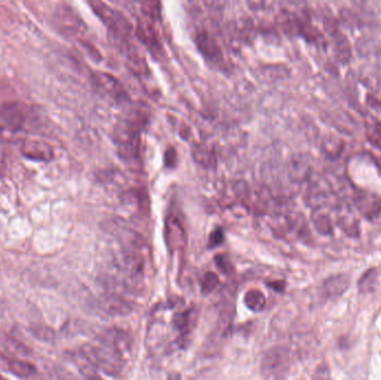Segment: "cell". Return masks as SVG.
Masks as SVG:
<instances>
[{"label":"cell","mask_w":381,"mask_h":380,"mask_svg":"<svg viewBox=\"0 0 381 380\" xmlns=\"http://www.w3.org/2000/svg\"><path fill=\"white\" fill-rule=\"evenodd\" d=\"M82 352L95 368L103 370L105 374L118 376L123 370V354L104 341L98 345H86Z\"/></svg>","instance_id":"obj_1"},{"label":"cell","mask_w":381,"mask_h":380,"mask_svg":"<svg viewBox=\"0 0 381 380\" xmlns=\"http://www.w3.org/2000/svg\"><path fill=\"white\" fill-rule=\"evenodd\" d=\"M116 144L120 158L125 161L136 160L140 145V124L131 120L120 123L116 131Z\"/></svg>","instance_id":"obj_2"},{"label":"cell","mask_w":381,"mask_h":380,"mask_svg":"<svg viewBox=\"0 0 381 380\" xmlns=\"http://www.w3.org/2000/svg\"><path fill=\"white\" fill-rule=\"evenodd\" d=\"M27 120L26 106L23 104L8 103L0 109V138L7 135H12L25 127Z\"/></svg>","instance_id":"obj_3"},{"label":"cell","mask_w":381,"mask_h":380,"mask_svg":"<svg viewBox=\"0 0 381 380\" xmlns=\"http://www.w3.org/2000/svg\"><path fill=\"white\" fill-rule=\"evenodd\" d=\"M289 350L284 347H273L264 354L261 369L264 376L280 380L289 370Z\"/></svg>","instance_id":"obj_4"},{"label":"cell","mask_w":381,"mask_h":380,"mask_svg":"<svg viewBox=\"0 0 381 380\" xmlns=\"http://www.w3.org/2000/svg\"><path fill=\"white\" fill-rule=\"evenodd\" d=\"M100 311L109 316H127L133 311V303L122 296L104 292L97 300Z\"/></svg>","instance_id":"obj_5"},{"label":"cell","mask_w":381,"mask_h":380,"mask_svg":"<svg viewBox=\"0 0 381 380\" xmlns=\"http://www.w3.org/2000/svg\"><path fill=\"white\" fill-rule=\"evenodd\" d=\"M20 152L25 158L36 162H49L54 158V151L46 142L35 138H27L20 146Z\"/></svg>","instance_id":"obj_6"},{"label":"cell","mask_w":381,"mask_h":380,"mask_svg":"<svg viewBox=\"0 0 381 380\" xmlns=\"http://www.w3.org/2000/svg\"><path fill=\"white\" fill-rule=\"evenodd\" d=\"M94 83L98 89H102L105 94L116 100L118 103H123L129 100V95L124 91L123 87L118 83L116 78L106 73H96L94 75Z\"/></svg>","instance_id":"obj_7"},{"label":"cell","mask_w":381,"mask_h":380,"mask_svg":"<svg viewBox=\"0 0 381 380\" xmlns=\"http://www.w3.org/2000/svg\"><path fill=\"white\" fill-rule=\"evenodd\" d=\"M136 33H138L140 42L145 44V46L149 47L153 54L160 55L162 46L158 42V35L155 33L154 27L149 21V18L147 17L145 19L140 20Z\"/></svg>","instance_id":"obj_8"},{"label":"cell","mask_w":381,"mask_h":380,"mask_svg":"<svg viewBox=\"0 0 381 380\" xmlns=\"http://www.w3.org/2000/svg\"><path fill=\"white\" fill-rule=\"evenodd\" d=\"M196 44L204 57L213 63H219L222 60V52L216 40L205 32L198 33L196 36Z\"/></svg>","instance_id":"obj_9"},{"label":"cell","mask_w":381,"mask_h":380,"mask_svg":"<svg viewBox=\"0 0 381 380\" xmlns=\"http://www.w3.org/2000/svg\"><path fill=\"white\" fill-rule=\"evenodd\" d=\"M0 361L7 367L9 372L18 377L28 378L36 372L34 365L27 361H20L17 358L7 357L0 354Z\"/></svg>","instance_id":"obj_10"},{"label":"cell","mask_w":381,"mask_h":380,"mask_svg":"<svg viewBox=\"0 0 381 380\" xmlns=\"http://www.w3.org/2000/svg\"><path fill=\"white\" fill-rule=\"evenodd\" d=\"M349 277L346 275H337L330 277L324 283V293L330 299H337L344 295V291L349 288Z\"/></svg>","instance_id":"obj_11"},{"label":"cell","mask_w":381,"mask_h":380,"mask_svg":"<svg viewBox=\"0 0 381 380\" xmlns=\"http://www.w3.org/2000/svg\"><path fill=\"white\" fill-rule=\"evenodd\" d=\"M266 303H267V299L259 290H249L244 296V305L252 311H262L266 307Z\"/></svg>","instance_id":"obj_12"},{"label":"cell","mask_w":381,"mask_h":380,"mask_svg":"<svg viewBox=\"0 0 381 380\" xmlns=\"http://www.w3.org/2000/svg\"><path fill=\"white\" fill-rule=\"evenodd\" d=\"M377 278H378V273L375 269L366 272L359 281L360 292L368 293V292L373 291L375 283H377Z\"/></svg>","instance_id":"obj_13"},{"label":"cell","mask_w":381,"mask_h":380,"mask_svg":"<svg viewBox=\"0 0 381 380\" xmlns=\"http://www.w3.org/2000/svg\"><path fill=\"white\" fill-rule=\"evenodd\" d=\"M189 321H191V311L178 312L173 317V325L174 328L180 330V332H185L189 326Z\"/></svg>","instance_id":"obj_14"},{"label":"cell","mask_w":381,"mask_h":380,"mask_svg":"<svg viewBox=\"0 0 381 380\" xmlns=\"http://www.w3.org/2000/svg\"><path fill=\"white\" fill-rule=\"evenodd\" d=\"M219 284L218 275L213 273V272H207V275H204L202 279V290L204 293H209L212 292Z\"/></svg>","instance_id":"obj_15"},{"label":"cell","mask_w":381,"mask_h":380,"mask_svg":"<svg viewBox=\"0 0 381 380\" xmlns=\"http://www.w3.org/2000/svg\"><path fill=\"white\" fill-rule=\"evenodd\" d=\"M313 380H330L329 370L324 365H321L315 370Z\"/></svg>","instance_id":"obj_16"},{"label":"cell","mask_w":381,"mask_h":380,"mask_svg":"<svg viewBox=\"0 0 381 380\" xmlns=\"http://www.w3.org/2000/svg\"><path fill=\"white\" fill-rule=\"evenodd\" d=\"M224 235L222 230H215L212 235H211V237H210V246H211V248H214V246H219V244L222 243Z\"/></svg>","instance_id":"obj_17"},{"label":"cell","mask_w":381,"mask_h":380,"mask_svg":"<svg viewBox=\"0 0 381 380\" xmlns=\"http://www.w3.org/2000/svg\"><path fill=\"white\" fill-rule=\"evenodd\" d=\"M165 160H167V166H174L175 162H176V153L174 150H169L165 153Z\"/></svg>","instance_id":"obj_18"},{"label":"cell","mask_w":381,"mask_h":380,"mask_svg":"<svg viewBox=\"0 0 381 380\" xmlns=\"http://www.w3.org/2000/svg\"><path fill=\"white\" fill-rule=\"evenodd\" d=\"M0 380H7V379H6V378L3 377V376H1V374H0Z\"/></svg>","instance_id":"obj_19"}]
</instances>
